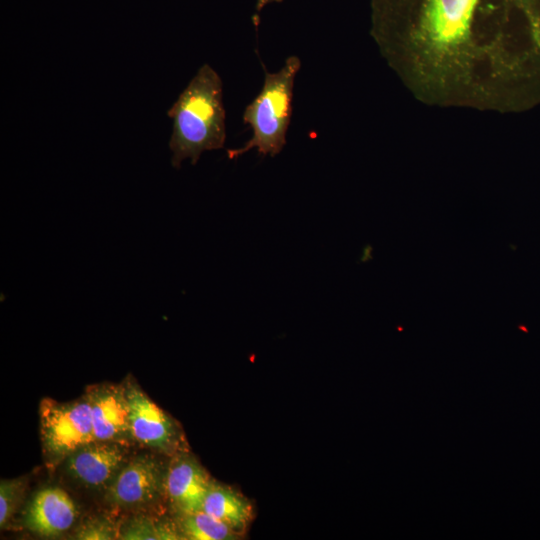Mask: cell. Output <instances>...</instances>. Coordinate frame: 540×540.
I'll return each mask as SVG.
<instances>
[{"mask_svg": "<svg viewBox=\"0 0 540 540\" xmlns=\"http://www.w3.org/2000/svg\"><path fill=\"white\" fill-rule=\"evenodd\" d=\"M370 34L420 102L498 113L540 104V0H370Z\"/></svg>", "mask_w": 540, "mask_h": 540, "instance_id": "6da1fadb", "label": "cell"}, {"mask_svg": "<svg viewBox=\"0 0 540 540\" xmlns=\"http://www.w3.org/2000/svg\"><path fill=\"white\" fill-rule=\"evenodd\" d=\"M172 119L171 165L185 159L195 165L205 151L222 149L226 140L223 84L218 73L202 65L167 112Z\"/></svg>", "mask_w": 540, "mask_h": 540, "instance_id": "7a4b0ae2", "label": "cell"}, {"mask_svg": "<svg viewBox=\"0 0 540 540\" xmlns=\"http://www.w3.org/2000/svg\"><path fill=\"white\" fill-rule=\"evenodd\" d=\"M301 68L299 57L289 56L283 67L266 72L259 94L243 112V121L252 130V137L237 149L227 150L229 159H236L251 149L261 156L279 154L286 145V135L293 111L294 82Z\"/></svg>", "mask_w": 540, "mask_h": 540, "instance_id": "3957f363", "label": "cell"}, {"mask_svg": "<svg viewBox=\"0 0 540 540\" xmlns=\"http://www.w3.org/2000/svg\"><path fill=\"white\" fill-rule=\"evenodd\" d=\"M39 412L43 448L51 461L67 459L79 448L96 441L86 395L64 403L45 398Z\"/></svg>", "mask_w": 540, "mask_h": 540, "instance_id": "277c9868", "label": "cell"}, {"mask_svg": "<svg viewBox=\"0 0 540 540\" xmlns=\"http://www.w3.org/2000/svg\"><path fill=\"white\" fill-rule=\"evenodd\" d=\"M125 389L132 441L169 456L188 451L181 429L174 419L138 386L129 383Z\"/></svg>", "mask_w": 540, "mask_h": 540, "instance_id": "5b68a950", "label": "cell"}, {"mask_svg": "<svg viewBox=\"0 0 540 540\" xmlns=\"http://www.w3.org/2000/svg\"><path fill=\"white\" fill-rule=\"evenodd\" d=\"M167 466L155 457L140 455L118 472L109 484L107 499L121 507H140L165 495Z\"/></svg>", "mask_w": 540, "mask_h": 540, "instance_id": "8992f818", "label": "cell"}, {"mask_svg": "<svg viewBox=\"0 0 540 540\" xmlns=\"http://www.w3.org/2000/svg\"><path fill=\"white\" fill-rule=\"evenodd\" d=\"M85 395L91 409L96 440L129 445L132 438L125 386L93 385Z\"/></svg>", "mask_w": 540, "mask_h": 540, "instance_id": "52a82bcc", "label": "cell"}, {"mask_svg": "<svg viewBox=\"0 0 540 540\" xmlns=\"http://www.w3.org/2000/svg\"><path fill=\"white\" fill-rule=\"evenodd\" d=\"M165 477V496L176 515L202 510L212 479L188 451L171 456Z\"/></svg>", "mask_w": 540, "mask_h": 540, "instance_id": "ba28073f", "label": "cell"}, {"mask_svg": "<svg viewBox=\"0 0 540 540\" xmlns=\"http://www.w3.org/2000/svg\"><path fill=\"white\" fill-rule=\"evenodd\" d=\"M127 447L117 442H91L67 458L69 472L89 487L107 485L128 462Z\"/></svg>", "mask_w": 540, "mask_h": 540, "instance_id": "9c48e42d", "label": "cell"}, {"mask_svg": "<svg viewBox=\"0 0 540 540\" xmlns=\"http://www.w3.org/2000/svg\"><path fill=\"white\" fill-rule=\"evenodd\" d=\"M77 513L73 500L65 491L45 488L31 500L24 514V524L41 536H56L74 524Z\"/></svg>", "mask_w": 540, "mask_h": 540, "instance_id": "30bf717a", "label": "cell"}, {"mask_svg": "<svg viewBox=\"0 0 540 540\" xmlns=\"http://www.w3.org/2000/svg\"><path fill=\"white\" fill-rule=\"evenodd\" d=\"M202 510L226 524L239 538L254 519L252 502L237 489L212 479Z\"/></svg>", "mask_w": 540, "mask_h": 540, "instance_id": "8fae6325", "label": "cell"}, {"mask_svg": "<svg viewBox=\"0 0 540 540\" xmlns=\"http://www.w3.org/2000/svg\"><path fill=\"white\" fill-rule=\"evenodd\" d=\"M175 522L182 539L233 540L239 538L226 524L203 510L178 514Z\"/></svg>", "mask_w": 540, "mask_h": 540, "instance_id": "7c38bea8", "label": "cell"}, {"mask_svg": "<svg viewBox=\"0 0 540 540\" xmlns=\"http://www.w3.org/2000/svg\"><path fill=\"white\" fill-rule=\"evenodd\" d=\"M122 539L128 540H176L182 539L176 522L154 520L147 516L131 519L121 534Z\"/></svg>", "mask_w": 540, "mask_h": 540, "instance_id": "4fadbf2b", "label": "cell"}, {"mask_svg": "<svg viewBox=\"0 0 540 540\" xmlns=\"http://www.w3.org/2000/svg\"><path fill=\"white\" fill-rule=\"evenodd\" d=\"M25 481L18 479L2 480L0 484V526L4 528L15 513L23 498Z\"/></svg>", "mask_w": 540, "mask_h": 540, "instance_id": "5bb4252c", "label": "cell"}, {"mask_svg": "<svg viewBox=\"0 0 540 540\" xmlns=\"http://www.w3.org/2000/svg\"><path fill=\"white\" fill-rule=\"evenodd\" d=\"M116 535V528L110 521L94 518L88 520L79 528L76 538L84 540H106L114 539L117 537Z\"/></svg>", "mask_w": 540, "mask_h": 540, "instance_id": "9a60e30c", "label": "cell"}, {"mask_svg": "<svg viewBox=\"0 0 540 540\" xmlns=\"http://www.w3.org/2000/svg\"><path fill=\"white\" fill-rule=\"evenodd\" d=\"M283 0H256L255 10L259 13L265 6L271 3H281Z\"/></svg>", "mask_w": 540, "mask_h": 540, "instance_id": "2e32d148", "label": "cell"}]
</instances>
